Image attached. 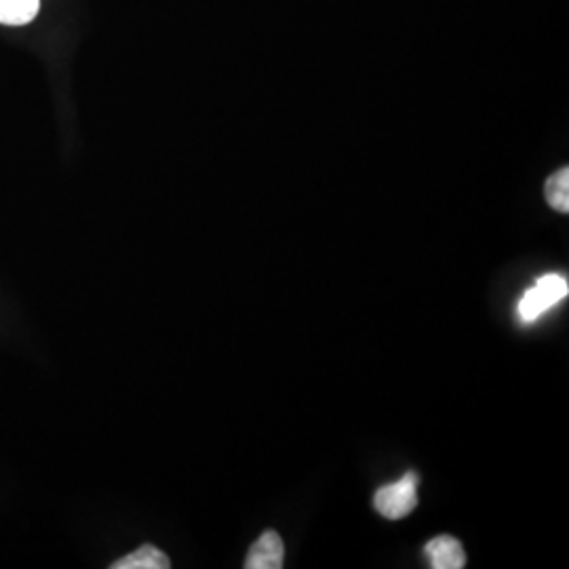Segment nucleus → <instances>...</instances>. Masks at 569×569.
Returning <instances> with one entry per match:
<instances>
[{"mask_svg":"<svg viewBox=\"0 0 569 569\" xmlns=\"http://www.w3.org/2000/svg\"><path fill=\"white\" fill-rule=\"evenodd\" d=\"M41 0H0V23L26 26L39 16Z\"/></svg>","mask_w":569,"mask_h":569,"instance_id":"6","label":"nucleus"},{"mask_svg":"<svg viewBox=\"0 0 569 569\" xmlns=\"http://www.w3.org/2000/svg\"><path fill=\"white\" fill-rule=\"evenodd\" d=\"M171 561L164 555L163 550L152 547V545H143L138 550H133L131 555L122 557L117 563H112V569H169Z\"/></svg>","mask_w":569,"mask_h":569,"instance_id":"5","label":"nucleus"},{"mask_svg":"<svg viewBox=\"0 0 569 569\" xmlns=\"http://www.w3.org/2000/svg\"><path fill=\"white\" fill-rule=\"evenodd\" d=\"M569 293L568 279L561 274H547L538 279L519 302V317L523 323L538 321L552 306L566 300Z\"/></svg>","mask_w":569,"mask_h":569,"instance_id":"1","label":"nucleus"},{"mask_svg":"<svg viewBox=\"0 0 569 569\" xmlns=\"http://www.w3.org/2000/svg\"><path fill=\"white\" fill-rule=\"evenodd\" d=\"M373 507L390 521H399L418 507V477L407 472L397 483L378 489L373 496Z\"/></svg>","mask_w":569,"mask_h":569,"instance_id":"2","label":"nucleus"},{"mask_svg":"<svg viewBox=\"0 0 569 569\" xmlns=\"http://www.w3.org/2000/svg\"><path fill=\"white\" fill-rule=\"evenodd\" d=\"M545 194L550 207L559 213H568L569 211V169L563 167L559 171H555L549 178V182L545 186Z\"/></svg>","mask_w":569,"mask_h":569,"instance_id":"7","label":"nucleus"},{"mask_svg":"<svg viewBox=\"0 0 569 569\" xmlns=\"http://www.w3.org/2000/svg\"><path fill=\"white\" fill-rule=\"evenodd\" d=\"M284 561L283 538L268 529L249 550L244 568L247 569H281Z\"/></svg>","mask_w":569,"mask_h":569,"instance_id":"3","label":"nucleus"},{"mask_svg":"<svg viewBox=\"0 0 569 569\" xmlns=\"http://www.w3.org/2000/svg\"><path fill=\"white\" fill-rule=\"evenodd\" d=\"M425 555L432 569H462L467 566V552L453 536L432 538L425 547Z\"/></svg>","mask_w":569,"mask_h":569,"instance_id":"4","label":"nucleus"}]
</instances>
